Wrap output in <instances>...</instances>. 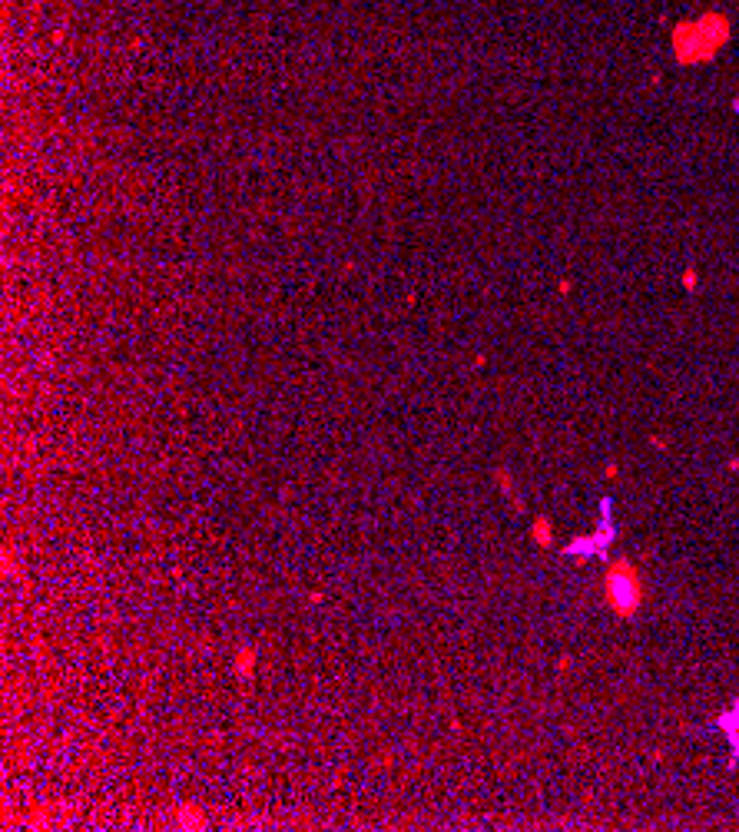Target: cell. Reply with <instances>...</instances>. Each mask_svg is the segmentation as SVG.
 I'll return each instance as SVG.
<instances>
[{
  "label": "cell",
  "instance_id": "cell-3",
  "mask_svg": "<svg viewBox=\"0 0 739 832\" xmlns=\"http://www.w3.org/2000/svg\"><path fill=\"white\" fill-rule=\"evenodd\" d=\"M530 538H534L537 548H550V541H554V527H550L547 517H537V521L530 524Z\"/></svg>",
  "mask_w": 739,
  "mask_h": 832
},
{
  "label": "cell",
  "instance_id": "cell-2",
  "mask_svg": "<svg viewBox=\"0 0 739 832\" xmlns=\"http://www.w3.org/2000/svg\"><path fill=\"white\" fill-rule=\"evenodd\" d=\"M255 666H259V650L255 647H239L235 650V657H233V674L239 676V680H249V676L255 674Z\"/></svg>",
  "mask_w": 739,
  "mask_h": 832
},
{
  "label": "cell",
  "instance_id": "cell-1",
  "mask_svg": "<svg viewBox=\"0 0 739 832\" xmlns=\"http://www.w3.org/2000/svg\"><path fill=\"white\" fill-rule=\"evenodd\" d=\"M644 594H646V584H644V574L636 567L630 557H617L607 564L603 570V601L610 607L620 620H630L640 613L644 607Z\"/></svg>",
  "mask_w": 739,
  "mask_h": 832
}]
</instances>
